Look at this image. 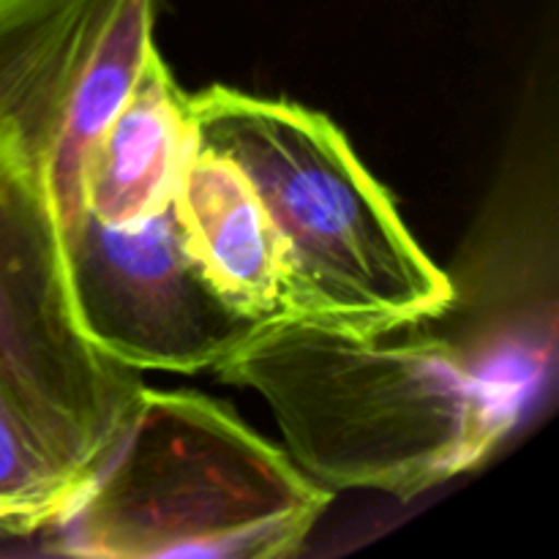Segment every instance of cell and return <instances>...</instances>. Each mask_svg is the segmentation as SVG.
I'll use <instances>...</instances> for the list:
<instances>
[{
	"mask_svg": "<svg viewBox=\"0 0 559 559\" xmlns=\"http://www.w3.org/2000/svg\"><path fill=\"white\" fill-rule=\"evenodd\" d=\"M213 371L265 399L293 462L328 491L409 500L475 469L511 435L462 355L429 331L276 317Z\"/></svg>",
	"mask_w": 559,
	"mask_h": 559,
	"instance_id": "1",
	"label": "cell"
},
{
	"mask_svg": "<svg viewBox=\"0 0 559 559\" xmlns=\"http://www.w3.org/2000/svg\"><path fill=\"white\" fill-rule=\"evenodd\" d=\"M189 107L197 147L233 162L271 222L284 317L391 333L451 306L453 276L420 249L328 115L227 85L194 93Z\"/></svg>",
	"mask_w": 559,
	"mask_h": 559,
	"instance_id": "2",
	"label": "cell"
},
{
	"mask_svg": "<svg viewBox=\"0 0 559 559\" xmlns=\"http://www.w3.org/2000/svg\"><path fill=\"white\" fill-rule=\"evenodd\" d=\"M331 497L213 399L142 388L44 530L69 557L273 559L304 546Z\"/></svg>",
	"mask_w": 559,
	"mask_h": 559,
	"instance_id": "3",
	"label": "cell"
},
{
	"mask_svg": "<svg viewBox=\"0 0 559 559\" xmlns=\"http://www.w3.org/2000/svg\"><path fill=\"white\" fill-rule=\"evenodd\" d=\"M0 388L69 486L91 473L145 388L82 336L52 207L3 142Z\"/></svg>",
	"mask_w": 559,
	"mask_h": 559,
	"instance_id": "4",
	"label": "cell"
},
{
	"mask_svg": "<svg viewBox=\"0 0 559 559\" xmlns=\"http://www.w3.org/2000/svg\"><path fill=\"white\" fill-rule=\"evenodd\" d=\"M162 0H0V142L58 229L85 213L93 142L134 87Z\"/></svg>",
	"mask_w": 559,
	"mask_h": 559,
	"instance_id": "5",
	"label": "cell"
},
{
	"mask_svg": "<svg viewBox=\"0 0 559 559\" xmlns=\"http://www.w3.org/2000/svg\"><path fill=\"white\" fill-rule=\"evenodd\" d=\"M60 246L82 336L126 369H216L265 325L202 276L180 240L173 205L134 227H109L85 211L60 229Z\"/></svg>",
	"mask_w": 559,
	"mask_h": 559,
	"instance_id": "6",
	"label": "cell"
},
{
	"mask_svg": "<svg viewBox=\"0 0 559 559\" xmlns=\"http://www.w3.org/2000/svg\"><path fill=\"white\" fill-rule=\"evenodd\" d=\"M197 151L189 96L156 47L134 87L93 142L82 173L85 211L109 227H134L173 205Z\"/></svg>",
	"mask_w": 559,
	"mask_h": 559,
	"instance_id": "7",
	"label": "cell"
},
{
	"mask_svg": "<svg viewBox=\"0 0 559 559\" xmlns=\"http://www.w3.org/2000/svg\"><path fill=\"white\" fill-rule=\"evenodd\" d=\"M173 211L186 251L227 304L260 322L284 317L276 235L233 162L197 147Z\"/></svg>",
	"mask_w": 559,
	"mask_h": 559,
	"instance_id": "8",
	"label": "cell"
},
{
	"mask_svg": "<svg viewBox=\"0 0 559 559\" xmlns=\"http://www.w3.org/2000/svg\"><path fill=\"white\" fill-rule=\"evenodd\" d=\"M71 491L0 388V533H38L52 522Z\"/></svg>",
	"mask_w": 559,
	"mask_h": 559,
	"instance_id": "9",
	"label": "cell"
}]
</instances>
